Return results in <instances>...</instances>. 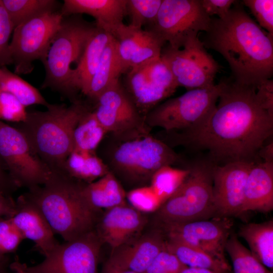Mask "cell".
I'll list each match as a JSON object with an SVG mask.
<instances>
[{
  "instance_id": "cell-1",
  "label": "cell",
  "mask_w": 273,
  "mask_h": 273,
  "mask_svg": "<svg viewBox=\"0 0 273 273\" xmlns=\"http://www.w3.org/2000/svg\"><path fill=\"white\" fill-rule=\"evenodd\" d=\"M219 83L220 92L211 113L194 126L166 135L174 144L208 151L215 164L257 162L259 151L272 135L273 114L258 100L256 85L232 76Z\"/></svg>"
},
{
  "instance_id": "cell-2",
  "label": "cell",
  "mask_w": 273,
  "mask_h": 273,
  "mask_svg": "<svg viewBox=\"0 0 273 273\" xmlns=\"http://www.w3.org/2000/svg\"><path fill=\"white\" fill-rule=\"evenodd\" d=\"M202 42L225 59L238 82L256 85L272 76L273 37L250 17L242 3L236 1L224 17L211 18Z\"/></svg>"
},
{
  "instance_id": "cell-3",
  "label": "cell",
  "mask_w": 273,
  "mask_h": 273,
  "mask_svg": "<svg viewBox=\"0 0 273 273\" xmlns=\"http://www.w3.org/2000/svg\"><path fill=\"white\" fill-rule=\"evenodd\" d=\"M84 184L51 171L43 185L24 194L40 210L54 233L69 241L94 230L100 217L101 211L93 208L84 196Z\"/></svg>"
},
{
  "instance_id": "cell-4",
  "label": "cell",
  "mask_w": 273,
  "mask_h": 273,
  "mask_svg": "<svg viewBox=\"0 0 273 273\" xmlns=\"http://www.w3.org/2000/svg\"><path fill=\"white\" fill-rule=\"evenodd\" d=\"M44 111L27 112L15 126L34 153L51 171L64 173L66 160L74 149L73 132L89 108L79 100L71 105L49 104Z\"/></svg>"
},
{
  "instance_id": "cell-5",
  "label": "cell",
  "mask_w": 273,
  "mask_h": 273,
  "mask_svg": "<svg viewBox=\"0 0 273 273\" xmlns=\"http://www.w3.org/2000/svg\"><path fill=\"white\" fill-rule=\"evenodd\" d=\"M115 140L116 145L109 151L107 165L130 182L141 185L150 182L160 167L181 161L169 145L150 133Z\"/></svg>"
},
{
  "instance_id": "cell-6",
  "label": "cell",
  "mask_w": 273,
  "mask_h": 273,
  "mask_svg": "<svg viewBox=\"0 0 273 273\" xmlns=\"http://www.w3.org/2000/svg\"><path fill=\"white\" fill-rule=\"evenodd\" d=\"M96 27L95 23L87 22L80 15L64 17L43 65L46 77L42 87H50L70 98L74 97L70 85L72 65L78 63Z\"/></svg>"
},
{
  "instance_id": "cell-7",
  "label": "cell",
  "mask_w": 273,
  "mask_h": 273,
  "mask_svg": "<svg viewBox=\"0 0 273 273\" xmlns=\"http://www.w3.org/2000/svg\"><path fill=\"white\" fill-rule=\"evenodd\" d=\"M214 165L210 160L190 165L181 186L156 211L161 224L207 219L216 215L212 196Z\"/></svg>"
},
{
  "instance_id": "cell-8",
  "label": "cell",
  "mask_w": 273,
  "mask_h": 273,
  "mask_svg": "<svg viewBox=\"0 0 273 273\" xmlns=\"http://www.w3.org/2000/svg\"><path fill=\"white\" fill-rule=\"evenodd\" d=\"M220 92L219 83L208 88L189 90L156 106L145 116V122L150 128L160 127L165 132L190 128L213 110Z\"/></svg>"
},
{
  "instance_id": "cell-9",
  "label": "cell",
  "mask_w": 273,
  "mask_h": 273,
  "mask_svg": "<svg viewBox=\"0 0 273 273\" xmlns=\"http://www.w3.org/2000/svg\"><path fill=\"white\" fill-rule=\"evenodd\" d=\"M63 18L60 11L49 12L30 18L14 28L10 51L15 74H29L34 68L32 63L36 60L44 64Z\"/></svg>"
},
{
  "instance_id": "cell-10",
  "label": "cell",
  "mask_w": 273,
  "mask_h": 273,
  "mask_svg": "<svg viewBox=\"0 0 273 273\" xmlns=\"http://www.w3.org/2000/svg\"><path fill=\"white\" fill-rule=\"evenodd\" d=\"M0 162L18 188L41 186L51 174L21 132L1 120Z\"/></svg>"
},
{
  "instance_id": "cell-11",
  "label": "cell",
  "mask_w": 273,
  "mask_h": 273,
  "mask_svg": "<svg viewBox=\"0 0 273 273\" xmlns=\"http://www.w3.org/2000/svg\"><path fill=\"white\" fill-rule=\"evenodd\" d=\"M211 18L200 0H162L156 18L148 30L168 42L170 47L179 49L190 37L207 31Z\"/></svg>"
},
{
  "instance_id": "cell-12",
  "label": "cell",
  "mask_w": 273,
  "mask_h": 273,
  "mask_svg": "<svg viewBox=\"0 0 273 273\" xmlns=\"http://www.w3.org/2000/svg\"><path fill=\"white\" fill-rule=\"evenodd\" d=\"M161 57L169 66L178 86L188 90L214 86L220 69L198 36L190 37L181 49L163 48Z\"/></svg>"
},
{
  "instance_id": "cell-13",
  "label": "cell",
  "mask_w": 273,
  "mask_h": 273,
  "mask_svg": "<svg viewBox=\"0 0 273 273\" xmlns=\"http://www.w3.org/2000/svg\"><path fill=\"white\" fill-rule=\"evenodd\" d=\"M93 112L101 125L115 139L150 133L145 117L121 85L115 81L96 100Z\"/></svg>"
},
{
  "instance_id": "cell-14",
  "label": "cell",
  "mask_w": 273,
  "mask_h": 273,
  "mask_svg": "<svg viewBox=\"0 0 273 273\" xmlns=\"http://www.w3.org/2000/svg\"><path fill=\"white\" fill-rule=\"evenodd\" d=\"M103 243L96 231L59 245L39 263L26 266L28 273H99Z\"/></svg>"
},
{
  "instance_id": "cell-15",
  "label": "cell",
  "mask_w": 273,
  "mask_h": 273,
  "mask_svg": "<svg viewBox=\"0 0 273 273\" xmlns=\"http://www.w3.org/2000/svg\"><path fill=\"white\" fill-rule=\"evenodd\" d=\"M126 86L125 90L144 117L178 87L169 66L161 57L130 68Z\"/></svg>"
},
{
  "instance_id": "cell-16",
  "label": "cell",
  "mask_w": 273,
  "mask_h": 273,
  "mask_svg": "<svg viewBox=\"0 0 273 273\" xmlns=\"http://www.w3.org/2000/svg\"><path fill=\"white\" fill-rule=\"evenodd\" d=\"M161 226L167 239L194 246L228 262L224 251L232 226L229 219L218 217L212 219L162 223Z\"/></svg>"
},
{
  "instance_id": "cell-17",
  "label": "cell",
  "mask_w": 273,
  "mask_h": 273,
  "mask_svg": "<svg viewBox=\"0 0 273 273\" xmlns=\"http://www.w3.org/2000/svg\"><path fill=\"white\" fill-rule=\"evenodd\" d=\"M255 162L234 161L215 164L212 171V196L216 215L219 217L242 214L246 183Z\"/></svg>"
},
{
  "instance_id": "cell-18",
  "label": "cell",
  "mask_w": 273,
  "mask_h": 273,
  "mask_svg": "<svg viewBox=\"0 0 273 273\" xmlns=\"http://www.w3.org/2000/svg\"><path fill=\"white\" fill-rule=\"evenodd\" d=\"M147 223L144 213L126 203L106 210L95 230L112 251L139 236Z\"/></svg>"
},
{
  "instance_id": "cell-19",
  "label": "cell",
  "mask_w": 273,
  "mask_h": 273,
  "mask_svg": "<svg viewBox=\"0 0 273 273\" xmlns=\"http://www.w3.org/2000/svg\"><path fill=\"white\" fill-rule=\"evenodd\" d=\"M161 230L139 236L111 251L107 262L116 267L136 273H144L148 267L166 246Z\"/></svg>"
},
{
  "instance_id": "cell-20",
  "label": "cell",
  "mask_w": 273,
  "mask_h": 273,
  "mask_svg": "<svg viewBox=\"0 0 273 273\" xmlns=\"http://www.w3.org/2000/svg\"><path fill=\"white\" fill-rule=\"evenodd\" d=\"M16 202V212L10 218L11 222L24 239L32 241L35 248L46 256L59 244L51 226L40 210L24 194Z\"/></svg>"
},
{
  "instance_id": "cell-21",
  "label": "cell",
  "mask_w": 273,
  "mask_h": 273,
  "mask_svg": "<svg viewBox=\"0 0 273 273\" xmlns=\"http://www.w3.org/2000/svg\"><path fill=\"white\" fill-rule=\"evenodd\" d=\"M127 0H64L60 12L63 17L86 14L96 24L113 37L124 24Z\"/></svg>"
},
{
  "instance_id": "cell-22",
  "label": "cell",
  "mask_w": 273,
  "mask_h": 273,
  "mask_svg": "<svg viewBox=\"0 0 273 273\" xmlns=\"http://www.w3.org/2000/svg\"><path fill=\"white\" fill-rule=\"evenodd\" d=\"M272 209L273 162H255L247 178L242 212H268Z\"/></svg>"
},
{
  "instance_id": "cell-23",
  "label": "cell",
  "mask_w": 273,
  "mask_h": 273,
  "mask_svg": "<svg viewBox=\"0 0 273 273\" xmlns=\"http://www.w3.org/2000/svg\"><path fill=\"white\" fill-rule=\"evenodd\" d=\"M113 38L109 33L97 25L78 63L72 70L70 85L74 94L80 90L85 95L104 51Z\"/></svg>"
},
{
  "instance_id": "cell-24",
  "label": "cell",
  "mask_w": 273,
  "mask_h": 273,
  "mask_svg": "<svg viewBox=\"0 0 273 273\" xmlns=\"http://www.w3.org/2000/svg\"><path fill=\"white\" fill-rule=\"evenodd\" d=\"M83 193L89 204L100 211L127 203L126 193L110 171L95 181L84 184Z\"/></svg>"
},
{
  "instance_id": "cell-25",
  "label": "cell",
  "mask_w": 273,
  "mask_h": 273,
  "mask_svg": "<svg viewBox=\"0 0 273 273\" xmlns=\"http://www.w3.org/2000/svg\"><path fill=\"white\" fill-rule=\"evenodd\" d=\"M238 235L247 243L252 254L266 267L273 268V221L243 224Z\"/></svg>"
},
{
  "instance_id": "cell-26",
  "label": "cell",
  "mask_w": 273,
  "mask_h": 273,
  "mask_svg": "<svg viewBox=\"0 0 273 273\" xmlns=\"http://www.w3.org/2000/svg\"><path fill=\"white\" fill-rule=\"evenodd\" d=\"M123 73L117 55V41L113 37L104 51L85 95L96 101Z\"/></svg>"
},
{
  "instance_id": "cell-27",
  "label": "cell",
  "mask_w": 273,
  "mask_h": 273,
  "mask_svg": "<svg viewBox=\"0 0 273 273\" xmlns=\"http://www.w3.org/2000/svg\"><path fill=\"white\" fill-rule=\"evenodd\" d=\"M109 171L105 161L96 152L73 149L66 160L63 173L77 180L89 184Z\"/></svg>"
},
{
  "instance_id": "cell-28",
  "label": "cell",
  "mask_w": 273,
  "mask_h": 273,
  "mask_svg": "<svg viewBox=\"0 0 273 273\" xmlns=\"http://www.w3.org/2000/svg\"><path fill=\"white\" fill-rule=\"evenodd\" d=\"M166 247L185 265L209 269L222 273L231 270L228 262L222 261L201 249L170 239H166Z\"/></svg>"
},
{
  "instance_id": "cell-29",
  "label": "cell",
  "mask_w": 273,
  "mask_h": 273,
  "mask_svg": "<svg viewBox=\"0 0 273 273\" xmlns=\"http://www.w3.org/2000/svg\"><path fill=\"white\" fill-rule=\"evenodd\" d=\"M107 134L93 110H89L82 116L74 130L73 149L96 152Z\"/></svg>"
},
{
  "instance_id": "cell-30",
  "label": "cell",
  "mask_w": 273,
  "mask_h": 273,
  "mask_svg": "<svg viewBox=\"0 0 273 273\" xmlns=\"http://www.w3.org/2000/svg\"><path fill=\"white\" fill-rule=\"evenodd\" d=\"M0 90L11 94L25 107L32 105L47 107L49 104L37 88L6 66L0 68Z\"/></svg>"
},
{
  "instance_id": "cell-31",
  "label": "cell",
  "mask_w": 273,
  "mask_h": 273,
  "mask_svg": "<svg viewBox=\"0 0 273 273\" xmlns=\"http://www.w3.org/2000/svg\"><path fill=\"white\" fill-rule=\"evenodd\" d=\"M14 28L22 22L42 14L56 11L55 0H0Z\"/></svg>"
},
{
  "instance_id": "cell-32",
  "label": "cell",
  "mask_w": 273,
  "mask_h": 273,
  "mask_svg": "<svg viewBox=\"0 0 273 273\" xmlns=\"http://www.w3.org/2000/svg\"><path fill=\"white\" fill-rule=\"evenodd\" d=\"M232 262L234 273H272L263 265L239 240L230 234L225 245Z\"/></svg>"
},
{
  "instance_id": "cell-33",
  "label": "cell",
  "mask_w": 273,
  "mask_h": 273,
  "mask_svg": "<svg viewBox=\"0 0 273 273\" xmlns=\"http://www.w3.org/2000/svg\"><path fill=\"white\" fill-rule=\"evenodd\" d=\"M189 172V167L182 169L165 165L153 174L150 185L163 203L179 188Z\"/></svg>"
},
{
  "instance_id": "cell-34",
  "label": "cell",
  "mask_w": 273,
  "mask_h": 273,
  "mask_svg": "<svg viewBox=\"0 0 273 273\" xmlns=\"http://www.w3.org/2000/svg\"><path fill=\"white\" fill-rule=\"evenodd\" d=\"M144 30L123 25L113 37L117 41L119 61L124 73L129 69L131 58L142 38Z\"/></svg>"
},
{
  "instance_id": "cell-35",
  "label": "cell",
  "mask_w": 273,
  "mask_h": 273,
  "mask_svg": "<svg viewBox=\"0 0 273 273\" xmlns=\"http://www.w3.org/2000/svg\"><path fill=\"white\" fill-rule=\"evenodd\" d=\"M162 0H127L126 15L130 18L129 25L142 28L151 25L155 21Z\"/></svg>"
},
{
  "instance_id": "cell-36",
  "label": "cell",
  "mask_w": 273,
  "mask_h": 273,
  "mask_svg": "<svg viewBox=\"0 0 273 273\" xmlns=\"http://www.w3.org/2000/svg\"><path fill=\"white\" fill-rule=\"evenodd\" d=\"M165 44L155 33L150 30H144L141 41L131 58L129 69L160 58Z\"/></svg>"
},
{
  "instance_id": "cell-37",
  "label": "cell",
  "mask_w": 273,
  "mask_h": 273,
  "mask_svg": "<svg viewBox=\"0 0 273 273\" xmlns=\"http://www.w3.org/2000/svg\"><path fill=\"white\" fill-rule=\"evenodd\" d=\"M126 198L130 206L144 214L156 212L163 204L150 185L130 190L126 193Z\"/></svg>"
},
{
  "instance_id": "cell-38",
  "label": "cell",
  "mask_w": 273,
  "mask_h": 273,
  "mask_svg": "<svg viewBox=\"0 0 273 273\" xmlns=\"http://www.w3.org/2000/svg\"><path fill=\"white\" fill-rule=\"evenodd\" d=\"M27 111L24 106L11 94L0 90V120L15 123L25 120Z\"/></svg>"
},
{
  "instance_id": "cell-39",
  "label": "cell",
  "mask_w": 273,
  "mask_h": 273,
  "mask_svg": "<svg viewBox=\"0 0 273 273\" xmlns=\"http://www.w3.org/2000/svg\"><path fill=\"white\" fill-rule=\"evenodd\" d=\"M24 240L10 218L0 217V262L5 254L14 252Z\"/></svg>"
},
{
  "instance_id": "cell-40",
  "label": "cell",
  "mask_w": 273,
  "mask_h": 273,
  "mask_svg": "<svg viewBox=\"0 0 273 273\" xmlns=\"http://www.w3.org/2000/svg\"><path fill=\"white\" fill-rule=\"evenodd\" d=\"M242 3L250 10L258 25L273 37V1L244 0Z\"/></svg>"
},
{
  "instance_id": "cell-41",
  "label": "cell",
  "mask_w": 273,
  "mask_h": 273,
  "mask_svg": "<svg viewBox=\"0 0 273 273\" xmlns=\"http://www.w3.org/2000/svg\"><path fill=\"white\" fill-rule=\"evenodd\" d=\"M186 267L165 246L144 273H180Z\"/></svg>"
},
{
  "instance_id": "cell-42",
  "label": "cell",
  "mask_w": 273,
  "mask_h": 273,
  "mask_svg": "<svg viewBox=\"0 0 273 273\" xmlns=\"http://www.w3.org/2000/svg\"><path fill=\"white\" fill-rule=\"evenodd\" d=\"M14 27L0 1V68L12 64L9 39Z\"/></svg>"
},
{
  "instance_id": "cell-43",
  "label": "cell",
  "mask_w": 273,
  "mask_h": 273,
  "mask_svg": "<svg viewBox=\"0 0 273 273\" xmlns=\"http://www.w3.org/2000/svg\"><path fill=\"white\" fill-rule=\"evenodd\" d=\"M256 96L262 106L273 114V80L264 79L256 85Z\"/></svg>"
},
{
  "instance_id": "cell-44",
  "label": "cell",
  "mask_w": 273,
  "mask_h": 273,
  "mask_svg": "<svg viewBox=\"0 0 273 273\" xmlns=\"http://www.w3.org/2000/svg\"><path fill=\"white\" fill-rule=\"evenodd\" d=\"M205 13L210 17L217 15L218 18L225 16L235 3L234 0H200Z\"/></svg>"
},
{
  "instance_id": "cell-45",
  "label": "cell",
  "mask_w": 273,
  "mask_h": 273,
  "mask_svg": "<svg viewBox=\"0 0 273 273\" xmlns=\"http://www.w3.org/2000/svg\"><path fill=\"white\" fill-rule=\"evenodd\" d=\"M16 210V201L8 194L0 191V217L11 218Z\"/></svg>"
},
{
  "instance_id": "cell-46",
  "label": "cell",
  "mask_w": 273,
  "mask_h": 273,
  "mask_svg": "<svg viewBox=\"0 0 273 273\" xmlns=\"http://www.w3.org/2000/svg\"><path fill=\"white\" fill-rule=\"evenodd\" d=\"M18 188L0 162V191L8 194Z\"/></svg>"
},
{
  "instance_id": "cell-47",
  "label": "cell",
  "mask_w": 273,
  "mask_h": 273,
  "mask_svg": "<svg viewBox=\"0 0 273 273\" xmlns=\"http://www.w3.org/2000/svg\"><path fill=\"white\" fill-rule=\"evenodd\" d=\"M258 157L263 159L262 161L273 162V144L272 141L267 145L266 143L260 149L258 153Z\"/></svg>"
},
{
  "instance_id": "cell-48",
  "label": "cell",
  "mask_w": 273,
  "mask_h": 273,
  "mask_svg": "<svg viewBox=\"0 0 273 273\" xmlns=\"http://www.w3.org/2000/svg\"><path fill=\"white\" fill-rule=\"evenodd\" d=\"M101 273H136V272L130 271V270L122 269L121 268L116 267L115 266H113L110 265V264H109L108 263L106 262L104 266H103Z\"/></svg>"
},
{
  "instance_id": "cell-49",
  "label": "cell",
  "mask_w": 273,
  "mask_h": 273,
  "mask_svg": "<svg viewBox=\"0 0 273 273\" xmlns=\"http://www.w3.org/2000/svg\"><path fill=\"white\" fill-rule=\"evenodd\" d=\"M180 273H222L217 271L203 268L186 266Z\"/></svg>"
}]
</instances>
